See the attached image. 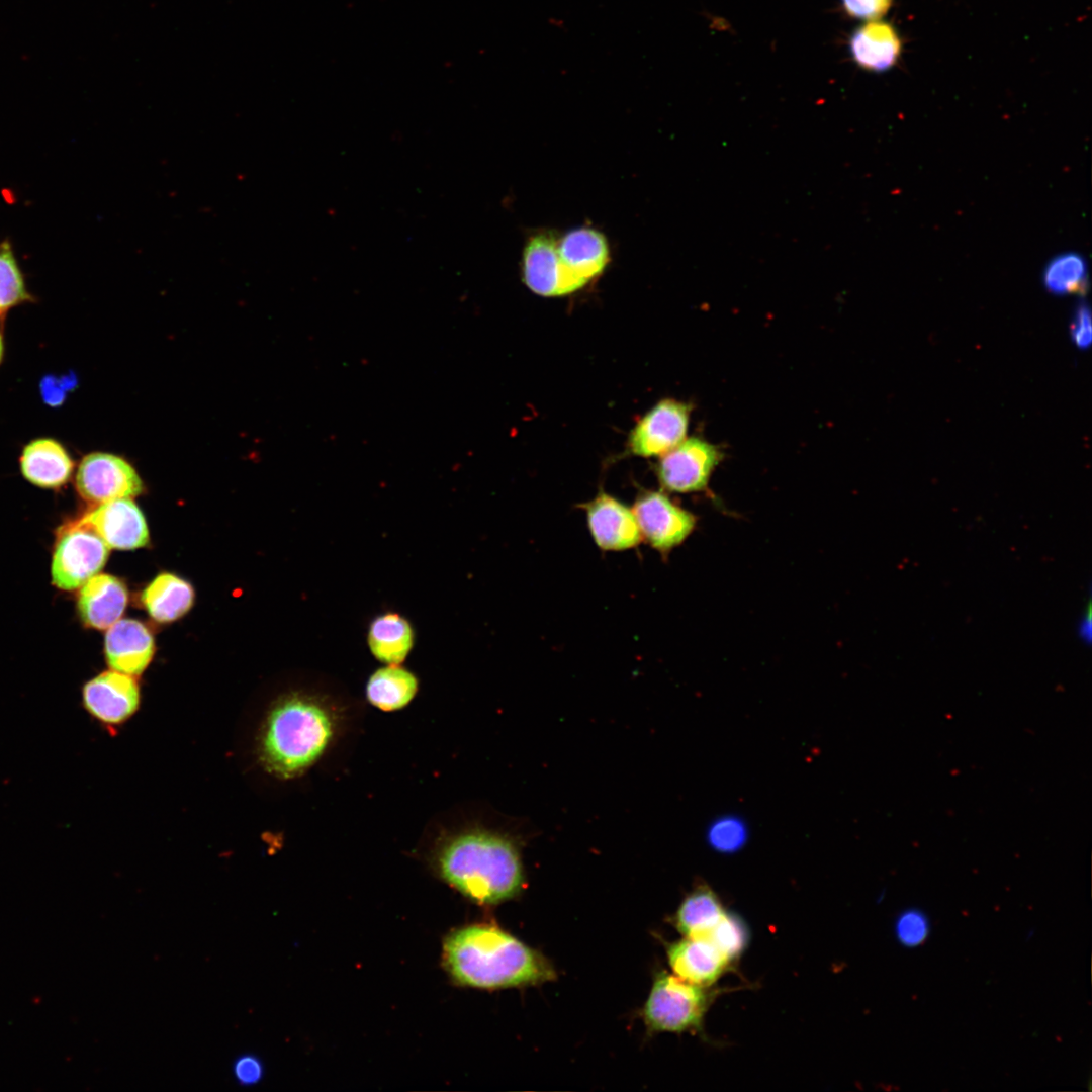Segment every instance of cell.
I'll return each instance as SVG.
<instances>
[{
  "mask_svg": "<svg viewBox=\"0 0 1092 1092\" xmlns=\"http://www.w3.org/2000/svg\"><path fill=\"white\" fill-rule=\"evenodd\" d=\"M715 996L709 987L661 973L644 1006V1020L656 1031H700Z\"/></svg>",
  "mask_w": 1092,
  "mask_h": 1092,
  "instance_id": "4",
  "label": "cell"
},
{
  "mask_svg": "<svg viewBox=\"0 0 1092 1092\" xmlns=\"http://www.w3.org/2000/svg\"><path fill=\"white\" fill-rule=\"evenodd\" d=\"M155 652L154 638L136 620H118L105 636V657L112 670L132 676L148 667Z\"/></svg>",
  "mask_w": 1092,
  "mask_h": 1092,
  "instance_id": "15",
  "label": "cell"
},
{
  "mask_svg": "<svg viewBox=\"0 0 1092 1092\" xmlns=\"http://www.w3.org/2000/svg\"><path fill=\"white\" fill-rule=\"evenodd\" d=\"M670 968L677 977L703 987H711L731 963L710 941L685 937L667 948Z\"/></svg>",
  "mask_w": 1092,
  "mask_h": 1092,
  "instance_id": "16",
  "label": "cell"
},
{
  "mask_svg": "<svg viewBox=\"0 0 1092 1092\" xmlns=\"http://www.w3.org/2000/svg\"><path fill=\"white\" fill-rule=\"evenodd\" d=\"M747 835L743 820L729 815L712 822L707 832V839L713 849L722 853H732L743 847Z\"/></svg>",
  "mask_w": 1092,
  "mask_h": 1092,
  "instance_id": "27",
  "label": "cell"
},
{
  "mask_svg": "<svg viewBox=\"0 0 1092 1092\" xmlns=\"http://www.w3.org/2000/svg\"><path fill=\"white\" fill-rule=\"evenodd\" d=\"M557 252L563 270L581 287L602 274L610 261L606 237L589 226L558 235Z\"/></svg>",
  "mask_w": 1092,
  "mask_h": 1092,
  "instance_id": "14",
  "label": "cell"
},
{
  "mask_svg": "<svg viewBox=\"0 0 1092 1092\" xmlns=\"http://www.w3.org/2000/svg\"><path fill=\"white\" fill-rule=\"evenodd\" d=\"M581 508L592 538L601 550L625 551L643 541L632 508L616 497L600 492Z\"/></svg>",
  "mask_w": 1092,
  "mask_h": 1092,
  "instance_id": "13",
  "label": "cell"
},
{
  "mask_svg": "<svg viewBox=\"0 0 1092 1092\" xmlns=\"http://www.w3.org/2000/svg\"><path fill=\"white\" fill-rule=\"evenodd\" d=\"M1091 316L1085 304L1078 306L1073 323L1072 336L1079 348H1087L1091 343Z\"/></svg>",
  "mask_w": 1092,
  "mask_h": 1092,
  "instance_id": "32",
  "label": "cell"
},
{
  "mask_svg": "<svg viewBox=\"0 0 1092 1092\" xmlns=\"http://www.w3.org/2000/svg\"><path fill=\"white\" fill-rule=\"evenodd\" d=\"M414 673L399 664L377 669L366 685L368 701L383 711H395L406 706L418 691Z\"/></svg>",
  "mask_w": 1092,
  "mask_h": 1092,
  "instance_id": "23",
  "label": "cell"
},
{
  "mask_svg": "<svg viewBox=\"0 0 1092 1092\" xmlns=\"http://www.w3.org/2000/svg\"><path fill=\"white\" fill-rule=\"evenodd\" d=\"M632 511L642 540L666 556L693 533L697 519L662 491L638 494Z\"/></svg>",
  "mask_w": 1092,
  "mask_h": 1092,
  "instance_id": "6",
  "label": "cell"
},
{
  "mask_svg": "<svg viewBox=\"0 0 1092 1092\" xmlns=\"http://www.w3.org/2000/svg\"><path fill=\"white\" fill-rule=\"evenodd\" d=\"M902 39L896 28L882 20L867 21L850 35L849 52L862 69L884 73L897 65L902 54Z\"/></svg>",
  "mask_w": 1092,
  "mask_h": 1092,
  "instance_id": "17",
  "label": "cell"
},
{
  "mask_svg": "<svg viewBox=\"0 0 1092 1092\" xmlns=\"http://www.w3.org/2000/svg\"><path fill=\"white\" fill-rule=\"evenodd\" d=\"M726 913L719 896L704 883L684 899L675 914V925L685 937L703 938Z\"/></svg>",
  "mask_w": 1092,
  "mask_h": 1092,
  "instance_id": "22",
  "label": "cell"
},
{
  "mask_svg": "<svg viewBox=\"0 0 1092 1092\" xmlns=\"http://www.w3.org/2000/svg\"><path fill=\"white\" fill-rule=\"evenodd\" d=\"M233 1074L237 1083L242 1086L256 1085L263 1078L264 1066L257 1056L245 1054L234 1062Z\"/></svg>",
  "mask_w": 1092,
  "mask_h": 1092,
  "instance_id": "30",
  "label": "cell"
},
{
  "mask_svg": "<svg viewBox=\"0 0 1092 1092\" xmlns=\"http://www.w3.org/2000/svg\"><path fill=\"white\" fill-rule=\"evenodd\" d=\"M844 11L851 17L867 21L879 20L890 10L893 0H841Z\"/></svg>",
  "mask_w": 1092,
  "mask_h": 1092,
  "instance_id": "29",
  "label": "cell"
},
{
  "mask_svg": "<svg viewBox=\"0 0 1092 1092\" xmlns=\"http://www.w3.org/2000/svg\"><path fill=\"white\" fill-rule=\"evenodd\" d=\"M72 387L73 379L71 378L48 376L41 381V394L44 401L50 405H59L64 401L67 391Z\"/></svg>",
  "mask_w": 1092,
  "mask_h": 1092,
  "instance_id": "31",
  "label": "cell"
},
{
  "mask_svg": "<svg viewBox=\"0 0 1092 1092\" xmlns=\"http://www.w3.org/2000/svg\"><path fill=\"white\" fill-rule=\"evenodd\" d=\"M143 604L149 615L160 623L173 622L193 605V587L172 573H160L144 589Z\"/></svg>",
  "mask_w": 1092,
  "mask_h": 1092,
  "instance_id": "20",
  "label": "cell"
},
{
  "mask_svg": "<svg viewBox=\"0 0 1092 1092\" xmlns=\"http://www.w3.org/2000/svg\"><path fill=\"white\" fill-rule=\"evenodd\" d=\"M442 957L451 978L465 987L493 990L555 977L540 953L491 924H471L451 931L444 940Z\"/></svg>",
  "mask_w": 1092,
  "mask_h": 1092,
  "instance_id": "2",
  "label": "cell"
},
{
  "mask_svg": "<svg viewBox=\"0 0 1092 1092\" xmlns=\"http://www.w3.org/2000/svg\"><path fill=\"white\" fill-rule=\"evenodd\" d=\"M557 237L551 232L535 234L523 251V280L531 291L545 297L562 296L581 288L560 264Z\"/></svg>",
  "mask_w": 1092,
  "mask_h": 1092,
  "instance_id": "12",
  "label": "cell"
},
{
  "mask_svg": "<svg viewBox=\"0 0 1092 1092\" xmlns=\"http://www.w3.org/2000/svg\"><path fill=\"white\" fill-rule=\"evenodd\" d=\"M1077 633L1079 638L1089 644L1091 642L1092 633V620H1091V604L1088 602L1083 614L1078 620Z\"/></svg>",
  "mask_w": 1092,
  "mask_h": 1092,
  "instance_id": "33",
  "label": "cell"
},
{
  "mask_svg": "<svg viewBox=\"0 0 1092 1092\" xmlns=\"http://www.w3.org/2000/svg\"><path fill=\"white\" fill-rule=\"evenodd\" d=\"M690 405L674 399L656 403L637 423L629 437V448L641 457L661 456L686 439Z\"/></svg>",
  "mask_w": 1092,
  "mask_h": 1092,
  "instance_id": "10",
  "label": "cell"
},
{
  "mask_svg": "<svg viewBox=\"0 0 1092 1092\" xmlns=\"http://www.w3.org/2000/svg\"><path fill=\"white\" fill-rule=\"evenodd\" d=\"M11 241L0 242V318L13 307L33 301Z\"/></svg>",
  "mask_w": 1092,
  "mask_h": 1092,
  "instance_id": "24",
  "label": "cell"
},
{
  "mask_svg": "<svg viewBox=\"0 0 1092 1092\" xmlns=\"http://www.w3.org/2000/svg\"><path fill=\"white\" fill-rule=\"evenodd\" d=\"M703 939L710 941L732 964L746 948L749 934L742 919L727 912L724 918Z\"/></svg>",
  "mask_w": 1092,
  "mask_h": 1092,
  "instance_id": "26",
  "label": "cell"
},
{
  "mask_svg": "<svg viewBox=\"0 0 1092 1092\" xmlns=\"http://www.w3.org/2000/svg\"><path fill=\"white\" fill-rule=\"evenodd\" d=\"M411 623L397 613L376 617L370 624L367 642L372 655L386 664H400L414 646Z\"/></svg>",
  "mask_w": 1092,
  "mask_h": 1092,
  "instance_id": "21",
  "label": "cell"
},
{
  "mask_svg": "<svg viewBox=\"0 0 1092 1092\" xmlns=\"http://www.w3.org/2000/svg\"><path fill=\"white\" fill-rule=\"evenodd\" d=\"M1046 289L1056 294L1082 292L1087 284L1086 262L1079 254L1064 253L1054 258L1043 272Z\"/></svg>",
  "mask_w": 1092,
  "mask_h": 1092,
  "instance_id": "25",
  "label": "cell"
},
{
  "mask_svg": "<svg viewBox=\"0 0 1092 1092\" xmlns=\"http://www.w3.org/2000/svg\"><path fill=\"white\" fill-rule=\"evenodd\" d=\"M76 522L94 531L109 548L132 550L149 542L145 517L130 498L99 504Z\"/></svg>",
  "mask_w": 1092,
  "mask_h": 1092,
  "instance_id": "11",
  "label": "cell"
},
{
  "mask_svg": "<svg viewBox=\"0 0 1092 1092\" xmlns=\"http://www.w3.org/2000/svg\"><path fill=\"white\" fill-rule=\"evenodd\" d=\"M86 711L108 729L127 722L139 710L140 687L132 675L111 670L87 681L82 691Z\"/></svg>",
  "mask_w": 1092,
  "mask_h": 1092,
  "instance_id": "9",
  "label": "cell"
},
{
  "mask_svg": "<svg viewBox=\"0 0 1092 1092\" xmlns=\"http://www.w3.org/2000/svg\"><path fill=\"white\" fill-rule=\"evenodd\" d=\"M895 933L901 944L908 947L918 946L929 934L928 919L919 910H906L896 920Z\"/></svg>",
  "mask_w": 1092,
  "mask_h": 1092,
  "instance_id": "28",
  "label": "cell"
},
{
  "mask_svg": "<svg viewBox=\"0 0 1092 1092\" xmlns=\"http://www.w3.org/2000/svg\"><path fill=\"white\" fill-rule=\"evenodd\" d=\"M76 488L84 499L103 504L138 496L144 485L135 469L123 458L94 452L82 459L76 473Z\"/></svg>",
  "mask_w": 1092,
  "mask_h": 1092,
  "instance_id": "8",
  "label": "cell"
},
{
  "mask_svg": "<svg viewBox=\"0 0 1092 1092\" xmlns=\"http://www.w3.org/2000/svg\"><path fill=\"white\" fill-rule=\"evenodd\" d=\"M20 470L30 483L43 488H58L66 484L74 464L66 448L52 438L30 441L22 450Z\"/></svg>",
  "mask_w": 1092,
  "mask_h": 1092,
  "instance_id": "19",
  "label": "cell"
},
{
  "mask_svg": "<svg viewBox=\"0 0 1092 1092\" xmlns=\"http://www.w3.org/2000/svg\"><path fill=\"white\" fill-rule=\"evenodd\" d=\"M433 866L446 884L481 905L509 900L524 885L516 843L507 835L483 828L445 836L433 854Z\"/></svg>",
  "mask_w": 1092,
  "mask_h": 1092,
  "instance_id": "1",
  "label": "cell"
},
{
  "mask_svg": "<svg viewBox=\"0 0 1092 1092\" xmlns=\"http://www.w3.org/2000/svg\"><path fill=\"white\" fill-rule=\"evenodd\" d=\"M337 728L338 715L324 699L302 693L282 697L263 722L260 761L277 778L301 776L324 755Z\"/></svg>",
  "mask_w": 1092,
  "mask_h": 1092,
  "instance_id": "3",
  "label": "cell"
},
{
  "mask_svg": "<svg viewBox=\"0 0 1092 1092\" xmlns=\"http://www.w3.org/2000/svg\"><path fill=\"white\" fill-rule=\"evenodd\" d=\"M721 460L719 449L698 437L686 438L659 456L655 472L664 491L692 493L706 489Z\"/></svg>",
  "mask_w": 1092,
  "mask_h": 1092,
  "instance_id": "7",
  "label": "cell"
},
{
  "mask_svg": "<svg viewBox=\"0 0 1092 1092\" xmlns=\"http://www.w3.org/2000/svg\"><path fill=\"white\" fill-rule=\"evenodd\" d=\"M108 551L94 531L76 521L61 527L52 562L53 583L64 590L82 586L103 567Z\"/></svg>",
  "mask_w": 1092,
  "mask_h": 1092,
  "instance_id": "5",
  "label": "cell"
},
{
  "mask_svg": "<svg viewBox=\"0 0 1092 1092\" xmlns=\"http://www.w3.org/2000/svg\"><path fill=\"white\" fill-rule=\"evenodd\" d=\"M3 354H4V343H3L2 333L0 331V363L2 362Z\"/></svg>",
  "mask_w": 1092,
  "mask_h": 1092,
  "instance_id": "34",
  "label": "cell"
},
{
  "mask_svg": "<svg viewBox=\"0 0 1092 1092\" xmlns=\"http://www.w3.org/2000/svg\"><path fill=\"white\" fill-rule=\"evenodd\" d=\"M127 600V589L121 580L109 574L94 575L80 590V617L88 627L108 629L123 614Z\"/></svg>",
  "mask_w": 1092,
  "mask_h": 1092,
  "instance_id": "18",
  "label": "cell"
}]
</instances>
